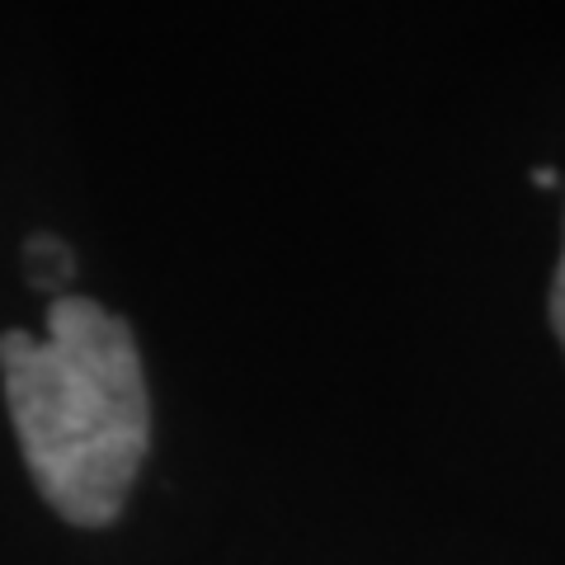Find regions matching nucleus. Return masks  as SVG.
<instances>
[{
  "label": "nucleus",
  "mask_w": 565,
  "mask_h": 565,
  "mask_svg": "<svg viewBox=\"0 0 565 565\" xmlns=\"http://www.w3.org/2000/svg\"><path fill=\"white\" fill-rule=\"evenodd\" d=\"M0 377L43 500L76 527L114 523L151 448V396L128 321L90 297H57L43 334H0Z\"/></svg>",
  "instance_id": "f257e3e1"
},
{
  "label": "nucleus",
  "mask_w": 565,
  "mask_h": 565,
  "mask_svg": "<svg viewBox=\"0 0 565 565\" xmlns=\"http://www.w3.org/2000/svg\"><path fill=\"white\" fill-rule=\"evenodd\" d=\"M71 269H76V259H71V250L57 236H33L29 241V274H33L39 288H57L62 278H71Z\"/></svg>",
  "instance_id": "f03ea898"
},
{
  "label": "nucleus",
  "mask_w": 565,
  "mask_h": 565,
  "mask_svg": "<svg viewBox=\"0 0 565 565\" xmlns=\"http://www.w3.org/2000/svg\"><path fill=\"white\" fill-rule=\"evenodd\" d=\"M552 326L565 344V250H561V269H556V282H552Z\"/></svg>",
  "instance_id": "7ed1b4c3"
},
{
  "label": "nucleus",
  "mask_w": 565,
  "mask_h": 565,
  "mask_svg": "<svg viewBox=\"0 0 565 565\" xmlns=\"http://www.w3.org/2000/svg\"><path fill=\"white\" fill-rule=\"evenodd\" d=\"M533 180H537L542 189H556V174H552V166H542V170H533Z\"/></svg>",
  "instance_id": "20e7f679"
}]
</instances>
